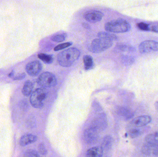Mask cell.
<instances>
[{
    "label": "cell",
    "instance_id": "3",
    "mask_svg": "<svg viewBox=\"0 0 158 157\" xmlns=\"http://www.w3.org/2000/svg\"><path fill=\"white\" fill-rule=\"evenodd\" d=\"M47 95L48 93L45 88H37L31 94V104L36 108H42L44 106V101L47 98Z\"/></svg>",
    "mask_w": 158,
    "mask_h": 157
},
{
    "label": "cell",
    "instance_id": "16",
    "mask_svg": "<svg viewBox=\"0 0 158 157\" xmlns=\"http://www.w3.org/2000/svg\"><path fill=\"white\" fill-rule=\"evenodd\" d=\"M98 37H99V38L109 40L112 41H115L118 40V37L115 34H111L105 31H100L98 32Z\"/></svg>",
    "mask_w": 158,
    "mask_h": 157
},
{
    "label": "cell",
    "instance_id": "14",
    "mask_svg": "<svg viewBox=\"0 0 158 157\" xmlns=\"http://www.w3.org/2000/svg\"><path fill=\"white\" fill-rule=\"evenodd\" d=\"M117 112L119 115L125 119H131L133 116V113L131 110L124 107H121L118 109Z\"/></svg>",
    "mask_w": 158,
    "mask_h": 157
},
{
    "label": "cell",
    "instance_id": "1",
    "mask_svg": "<svg viewBox=\"0 0 158 157\" xmlns=\"http://www.w3.org/2000/svg\"><path fill=\"white\" fill-rule=\"evenodd\" d=\"M80 54V50L77 48H69L58 54L57 61L63 67H70L78 59Z\"/></svg>",
    "mask_w": 158,
    "mask_h": 157
},
{
    "label": "cell",
    "instance_id": "18",
    "mask_svg": "<svg viewBox=\"0 0 158 157\" xmlns=\"http://www.w3.org/2000/svg\"><path fill=\"white\" fill-rule=\"evenodd\" d=\"M38 57L43 61L44 63L50 64L53 62L54 61L53 57L50 54L45 53H40L38 54Z\"/></svg>",
    "mask_w": 158,
    "mask_h": 157
},
{
    "label": "cell",
    "instance_id": "32",
    "mask_svg": "<svg viewBox=\"0 0 158 157\" xmlns=\"http://www.w3.org/2000/svg\"><path fill=\"white\" fill-rule=\"evenodd\" d=\"M155 107H156V109L158 112V101H156L155 103Z\"/></svg>",
    "mask_w": 158,
    "mask_h": 157
},
{
    "label": "cell",
    "instance_id": "9",
    "mask_svg": "<svg viewBox=\"0 0 158 157\" xmlns=\"http://www.w3.org/2000/svg\"><path fill=\"white\" fill-rule=\"evenodd\" d=\"M84 137L86 143H94L98 138V131L94 128H91L85 131Z\"/></svg>",
    "mask_w": 158,
    "mask_h": 157
},
{
    "label": "cell",
    "instance_id": "10",
    "mask_svg": "<svg viewBox=\"0 0 158 157\" xmlns=\"http://www.w3.org/2000/svg\"><path fill=\"white\" fill-rule=\"evenodd\" d=\"M152 119L149 116L143 115L135 118L131 123L133 125L137 127H143L150 123Z\"/></svg>",
    "mask_w": 158,
    "mask_h": 157
},
{
    "label": "cell",
    "instance_id": "2",
    "mask_svg": "<svg viewBox=\"0 0 158 157\" xmlns=\"http://www.w3.org/2000/svg\"><path fill=\"white\" fill-rule=\"evenodd\" d=\"M105 28L108 32L124 33L130 31L131 29V26L128 21L119 18L111 20L106 23Z\"/></svg>",
    "mask_w": 158,
    "mask_h": 157
},
{
    "label": "cell",
    "instance_id": "22",
    "mask_svg": "<svg viewBox=\"0 0 158 157\" xmlns=\"http://www.w3.org/2000/svg\"><path fill=\"white\" fill-rule=\"evenodd\" d=\"M24 157H41L36 150L29 149L27 150L24 154Z\"/></svg>",
    "mask_w": 158,
    "mask_h": 157
},
{
    "label": "cell",
    "instance_id": "30",
    "mask_svg": "<svg viewBox=\"0 0 158 157\" xmlns=\"http://www.w3.org/2000/svg\"><path fill=\"white\" fill-rule=\"evenodd\" d=\"M152 154H153L154 155L158 156V144L156 145L154 147V148H153Z\"/></svg>",
    "mask_w": 158,
    "mask_h": 157
},
{
    "label": "cell",
    "instance_id": "26",
    "mask_svg": "<svg viewBox=\"0 0 158 157\" xmlns=\"http://www.w3.org/2000/svg\"><path fill=\"white\" fill-rule=\"evenodd\" d=\"M122 61L125 64H130L133 62V59L132 57L128 56H123L121 58Z\"/></svg>",
    "mask_w": 158,
    "mask_h": 157
},
{
    "label": "cell",
    "instance_id": "24",
    "mask_svg": "<svg viewBox=\"0 0 158 157\" xmlns=\"http://www.w3.org/2000/svg\"><path fill=\"white\" fill-rule=\"evenodd\" d=\"M141 131L138 129H132L129 131V135L131 138H135L141 135Z\"/></svg>",
    "mask_w": 158,
    "mask_h": 157
},
{
    "label": "cell",
    "instance_id": "7",
    "mask_svg": "<svg viewBox=\"0 0 158 157\" xmlns=\"http://www.w3.org/2000/svg\"><path fill=\"white\" fill-rule=\"evenodd\" d=\"M26 69V71L29 75L36 76L41 72L42 65L39 61H33L27 64Z\"/></svg>",
    "mask_w": 158,
    "mask_h": 157
},
{
    "label": "cell",
    "instance_id": "25",
    "mask_svg": "<svg viewBox=\"0 0 158 157\" xmlns=\"http://www.w3.org/2000/svg\"><path fill=\"white\" fill-rule=\"evenodd\" d=\"M73 42L69 41V42H65V43H63V44H59L57 45L56 47H55L54 51H57L61 50L63 49H65V48H68L72 45Z\"/></svg>",
    "mask_w": 158,
    "mask_h": 157
},
{
    "label": "cell",
    "instance_id": "23",
    "mask_svg": "<svg viewBox=\"0 0 158 157\" xmlns=\"http://www.w3.org/2000/svg\"><path fill=\"white\" fill-rule=\"evenodd\" d=\"M112 144V138L110 136H106L103 140V145L106 148H110Z\"/></svg>",
    "mask_w": 158,
    "mask_h": 157
},
{
    "label": "cell",
    "instance_id": "5",
    "mask_svg": "<svg viewBox=\"0 0 158 157\" xmlns=\"http://www.w3.org/2000/svg\"><path fill=\"white\" fill-rule=\"evenodd\" d=\"M113 42L109 40L97 38L94 40L90 46V50L94 53H98L103 52L110 48Z\"/></svg>",
    "mask_w": 158,
    "mask_h": 157
},
{
    "label": "cell",
    "instance_id": "11",
    "mask_svg": "<svg viewBox=\"0 0 158 157\" xmlns=\"http://www.w3.org/2000/svg\"><path fill=\"white\" fill-rule=\"evenodd\" d=\"M37 141V137L34 135L26 134L21 137L19 144L21 146H26L28 145L33 143Z\"/></svg>",
    "mask_w": 158,
    "mask_h": 157
},
{
    "label": "cell",
    "instance_id": "28",
    "mask_svg": "<svg viewBox=\"0 0 158 157\" xmlns=\"http://www.w3.org/2000/svg\"><path fill=\"white\" fill-rule=\"evenodd\" d=\"M137 26L141 30L148 31V24L141 22L137 24Z\"/></svg>",
    "mask_w": 158,
    "mask_h": 157
},
{
    "label": "cell",
    "instance_id": "6",
    "mask_svg": "<svg viewBox=\"0 0 158 157\" xmlns=\"http://www.w3.org/2000/svg\"><path fill=\"white\" fill-rule=\"evenodd\" d=\"M139 50L143 53L158 51V42L151 40L143 41L139 45Z\"/></svg>",
    "mask_w": 158,
    "mask_h": 157
},
{
    "label": "cell",
    "instance_id": "15",
    "mask_svg": "<svg viewBox=\"0 0 158 157\" xmlns=\"http://www.w3.org/2000/svg\"><path fill=\"white\" fill-rule=\"evenodd\" d=\"M145 143L154 147L158 144V133H154L147 135L145 137Z\"/></svg>",
    "mask_w": 158,
    "mask_h": 157
},
{
    "label": "cell",
    "instance_id": "13",
    "mask_svg": "<svg viewBox=\"0 0 158 157\" xmlns=\"http://www.w3.org/2000/svg\"><path fill=\"white\" fill-rule=\"evenodd\" d=\"M33 88L34 86L32 82L30 80H27L25 82L23 86L22 90V94L26 96H28L32 94Z\"/></svg>",
    "mask_w": 158,
    "mask_h": 157
},
{
    "label": "cell",
    "instance_id": "27",
    "mask_svg": "<svg viewBox=\"0 0 158 157\" xmlns=\"http://www.w3.org/2000/svg\"><path fill=\"white\" fill-rule=\"evenodd\" d=\"M148 31L158 32V23L148 24Z\"/></svg>",
    "mask_w": 158,
    "mask_h": 157
},
{
    "label": "cell",
    "instance_id": "17",
    "mask_svg": "<svg viewBox=\"0 0 158 157\" xmlns=\"http://www.w3.org/2000/svg\"><path fill=\"white\" fill-rule=\"evenodd\" d=\"M85 69L86 71L91 70L94 67V61L92 56L89 55H85L83 58Z\"/></svg>",
    "mask_w": 158,
    "mask_h": 157
},
{
    "label": "cell",
    "instance_id": "20",
    "mask_svg": "<svg viewBox=\"0 0 158 157\" xmlns=\"http://www.w3.org/2000/svg\"><path fill=\"white\" fill-rule=\"evenodd\" d=\"M153 148L154 147L150 145L147 143H145L142 147V152L145 155H148L152 154Z\"/></svg>",
    "mask_w": 158,
    "mask_h": 157
},
{
    "label": "cell",
    "instance_id": "4",
    "mask_svg": "<svg viewBox=\"0 0 158 157\" xmlns=\"http://www.w3.org/2000/svg\"><path fill=\"white\" fill-rule=\"evenodd\" d=\"M37 83L42 88H50L56 85L57 83V78L52 73L44 72L38 77Z\"/></svg>",
    "mask_w": 158,
    "mask_h": 157
},
{
    "label": "cell",
    "instance_id": "19",
    "mask_svg": "<svg viewBox=\"0 0 158 157\" xmlns=\"http://www.w3.org/2000/svg\"><path fill=\"white\" fill-rule=\"evenodd\" d=\"M67 35L66 33H61V34H56L52 37L51 39L53 41L56 42H60L64 41L66 38Z\"/></svg>",
    "mask_w": 158,
    "mask_h": 157
},
{
    "label": "cell",
    "instance_id": "29",
    "mask_svg": "<svg viewBox=\"0 0 158 157\" xmlns=\"http://www.w3.org/2000/svg\"><path fill=\"white\" fill-rule=\"evenodd\" d=\"M39 152L40 154L43 155H45L47 154V151L46 150V147L43 143L40 144L39 146Z\"/></svg>",
    "mask_w": 158,
    "mask_h": 157
},
{
    "label": "cell",
    "instance_id": "8",
    "mask_svg": "<svg viewBox=\"0 0 158 157\" xmlns=\"http://www.w3.org/2000/svg\"><path fill=\"white\" fill-rule=\"evenodd\" d=\"M104 14L99 11H93L87 12L85 14L84 18L90 23H94L102 20Z\"/></svg>",
    "mask_w": 158,
    "mask_h": 157
},
{
    "label": "cell",
    "instance_id": "12",
    "mask_svg": "<svg viewBox=\"0 0 158 157\" xmlns=\"http://www.w3.org/2000/svg\"><path fill=\"white\" fill-rule=\"evenodd\" d=\"M103 155V149L101 147L97 146L92 147L87 150L86 157H102Z\"/></svg>",
    "mask_w": 158,
    "mask_h": 157
},
{
    "label": "cell",
    "instance_id": "31",
    "mask_svg": "<svg viewBox=\"0 0 158 157\" xmlns=\"http://www.w3.org/2000/svg\"><path fill=\"white\" fill-rule=\"evenodd\" d=\"M83 26L86 29H90L91 28L90 26L87 23H84L82 24Z\"/></svg>",
    "mask_w": 158,
    "mask_h": 157
},
{
    "label": "cell",
    "instance_id": "21",
    "mask_svg": "<svg viewBox=\"0 0 158 157\" xmlns=\"http://www.w3.org/2000/svg\"><path fill=\"white\" fill-rule=\"evenodd\" d=\"M117 49L121 51L128 52H133L135 51V49L134 47L126 45H119L117 47Z\"/></svg>",
    "mask_w": 158,
    "mask_h": 157
}]
</instances>
